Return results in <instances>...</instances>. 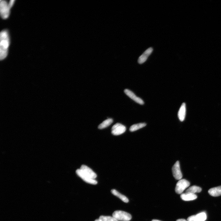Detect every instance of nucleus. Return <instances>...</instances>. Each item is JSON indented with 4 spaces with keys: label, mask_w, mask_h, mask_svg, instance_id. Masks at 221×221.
Instances as JSON below:
<instances>
[{
    "label": "nucleus",
    "mask_w": 221,
    "mask_h": 221,
    "mask_svg": "<svg viewBox=\"0 0 221 221\" xmlns=\"http://www.w3.org/2000/svg\"><path fill=\"white\" fill-rule=\"evenodd\" d=\"M10 8L8 4L5 0H0V12L1 16L3 19L8 17L10 14Z\"/></svg>",
    "instance_id": "nucleus-4"
},
{
    "label": "nucleus",
    "mask_w": 221,
    "mask_h": 221,
    "mask_svg": "<svg viewBox=\"0 0 221 221\" xmlns=\"http://www.w3.org/2000/svg\"><path fill=\"white\" fill-rule=\"evenodd\" d=\"M180 196L182 200L186 201L194 200L197 198V196L195 194L186 192L182 193Z\"/></svg>",
    "instance_id": "nucleus-13"
},
{
    "label": "nucleus",
    "mask_w": 221,
    "mask_h": 221,
    "mask_svg": "<svg viewBox=\"0 0 221 221\" xmlns=\"http://www.w3.org/2000/svg\"><path fill=\"white\" fill-rule=\"evenodd\" d=\"M80 169L86 175L93 179H95L97 177L96 174L91 169L86 165H82Z\"/></svg>",
    "instance_id": "nucleus-9"
},
{
    "label": "nucleus",
    "mask_w": 221,
    "mask_h": 221,
    "mask_svg": "<svg viewBox=\"0 0 221 221\" xmlns=\"http://www.w3.org/2000/svg\"><path fill=\"white\" fill-rule=\"evenodd\" d=\"M126 127L119 123L114 125L111 128V133L114 135H119L123 133L126 130Z\"/></svg>",
    "instance_id": "nucleus-5"
},
{
    "label": "nucleus",
    "mask_w": 221,
    "mask_h": 221,
    "mask_svg": "<svg viewBox=\"0 0 221 221\" xmlns=\"http://www.w3.org/2000/svg\"><path fill=\"white\" fill-rule=\"evenodd\" d=\"M15 2V1L14 0H10L9 2L8 3V5L9 8L10 9L12 7V6L13 5L14 2Z\"/></svg>",
    "instance_id": "nucleus-20"
},
{
    "label": "nucleus",
    "mask_w": 221,
    "mask_h": 221,
    "mask_svg": "<svg viewBox=\"0 0 221 221\" xmlns=\"http://www.w3.org/2000/svg\"><path fill=\"white\" fill-rule=\"evenodd\" d=\"M186 105L185 103H184L181 106L178 113V117L180 121L182 122L184 120L186 115Z\"/></svg>",
    "instance_id": "nucleus-12"
},
{
    "label": "nucleus",
    "mask_w": 221,
    "mask_h": 221,
    "mask_svg": "<svg viewBox=\"0 0 221 221\" xmlns=\"http://www.w3.org/2000/svg\"><path fill=\"white\" fill-rule=\"evenodd\" d=\"M153 48L150 47L147 49L139 57L138 62L139 64H142L145 62L147 60L148 56L152 53Z\"/></svg>",
    "instance_id": "nucleus-11"
},
{
    "label": "nucleus",
    "mask_w": 221,
    "mask_h": 221,
    "mask_svg": "<svg viewBox=\"0 0 221 221\" xmlns=\"http://www.w3.org/2000/svg\"><path fill=\"white\" fill-rule=\"evenodd\" d=\"M95 221H100V220L99 219H96V220H95Z\"/></svg>",
    "instance_id": "nucleus-23"
},
{
    "label": "nucleus",
    "mask_w": 221,
    "mask_h": 221,
    "mask_svg": "<svg viewBox=\"0 0 221 221\" xmlns=\"http://www.w3.org/2000/svg\"><path fill=\"white\" fill-rule=\"evenodd\" d=\"M111 193L114 196L118 197L122 200L125 203H127L129 202V200L125 196L119 192L118 191L114 189L111 190Z\"/></svg>",
    "instance_id": "nucleus-15"
},
{
    "label": "nucleus",
    "mask_w": 221,
    "mask_h": 221,
    "mask_svg": "<svg viewBox=\"0 0 221 221\" xmlns=\"http://www.w3.org/2000/svg\"><path fill=\"white\" fill-rule=\"evenodd\" d=\"M208 192L213 196H218L221 195V186L210 188L208 190Z\"/></svg>",
    "instance_id": "nucleus-14"
},
{
    "label": "nucleus",
    "mask_w": 221,
    "mask_h": 221,
    "mask_svg": "<svg viewBox=\"0 0 221 221\" xmlns=\"http://www.w3.org/2000/svg\"><path fill=\"white\" fill-rule=\"evenodd\" d=\"M190 185V182L185 179L179 180L176 184L175 191L178 194H181Z\"/></svg>",
    "instance_id": "nucleus-3"
},
{
    "label": "nucleus",
    "mask_w": 221,
    "mask_h": 221,
    "mask_svg": "<svg viewBox=\"0 0 221 221\" xmlns=\"http://www.w3.org/2000/svg\"><path fill=\"white\" fill-rule=\"evenodd\" d=\"M113 120L112 118H109L103 121L100 124L98 127L100 129H102L109 126L113 122Z\"/></svg>",
    "instance_id": "nucleus-17"
},
{
    "label": "nucleus",
    "mask_w": 221,
    "mask_h": 221,
    "mask_svg": "<svg viewBox=\"0 0 221 221\" xmlns=\"http://www.w3.org/2000/svg\"><path fill=\"white\" fill-rule=\"evenodd\" d=\"M100 221H118L113 216L101 215L99 218Z\"/></svg>",
    "instance_id": "nucleus-19"
},
{
    "label": "nucleus",
    "mask_w": 221,
    "mask_h": 221,
    "mask_svg": "<svg viewBox=\"0 0 221 221\" xmlns=\"http://www.w3.org/2000/svg\"><path fill=\"white\" fill-rule=\"evenodd\" d=\"M176 221H188L187 220H186L185 219H179L176 220Z\"/></svg>",
    "instance_id": "nucleus-21"
},
{
    "label": "nucleus",
    "mask_w": 221,
    "mask_h": 221,
    "mask_svg": "<svg viewBox=\"0 0 221 221\" xmlns=\"http://www.w3.org/2000/svg\"><path fill=\"white\" fill-rule=\"evenodd\" d=\"M207 219V215L204 212H202L196 215H191L187 219L188 221H205Z\"/></svg>",
    "instance_id": "nucleus-8"
},
{
    "label": "nucleus",
    "mask_w": 221,
    "mask_h": 221,
    "mask_svg": "<svg viewBox=\"0 0 221 221\" xmlns=\"http://www.w3.org/2000/svg\"><path fill=\"white\" fill-rule=\"evenodd\" d=\"M146 125V124L145 123L135 124L130 127L129 130L131 132H133L145 127Z\"/></svg>",
    "instance_id": "nucleus-18"
},
{
    "label": "nucleus",
    "mask_w": 221,
    "mask_h": 221,
    "mask_svg": "<svg viewBox=\"0 0 221 221\" xmlns=\"http://www.w3.org/2000/svg\"><path fill=\"white\" fill-rule=\"evenodd\" d=\"M152 221H161L158 220L157 219H153L152 220Z\"/></svg>",
    "instance_id": "nucleus-22"
},
{
    "label": "nucleus",
    "mask_w": 221,
    "mask_h": 221,
    "mask_svg": "<svg viewBox=\"0 0 221 221\" xmlns=\"http://www.w3.org/2000/svg\"><path fill=\"white\" fill-rule=\"evenodd\" d=\"M112 216L118 221H129L132 218V216L130 214L120 210L114 211L112 214Z\"/></svg>",
    "instance_id": "nucleus-2"
},
{
    "label": "nucleus",
    "mask_w": 221,
    "mask_h": 221,
    "mask_svg": "<svg viewBox=\"0 0 221 221\" xmlns=\"http://www.w3.org/2000/svg\"><path fill=\"white\" fill-rule=\"evenodd\" d=\"M202 190V188L198 186H192L186 190V192H188L192 194L200 192Z\"/></svg>",
    "instance_id": "nucleus-16"
},
{
    "label": "nucleus",
    "mask_w": 221,
    "mask_h": 221,
    "mask_svg": "<svg viewBox=\"0 0 221 221\" xmlns=\"http://www.w3.org/2000/svg\"><path fill=\"white\" fill-rule=\"evenodd\" d=\"M77 174L84 181L89 184H96L97 181L86 175L80 169H77L76 171Z\"/></svg>",
    "instance_id": "nucleus-7"
},
{
    "label": "nucleus",
    "mask_w": 221,
    "mask_h": 221,
    "mask_svg": "<svg viewBox=\"0 0 221 221\" xmlns=\"http://www.w3.org/2000/svg\"><path fill=\"white\" fill-rule=\"evenodd\" d=\"M124 92L128 97L137 103L141 105H143L144 104V102L143 100L140 98L137 97L135 94L130 90L126 89L124 90Z\"/></svg>",
    "instance_id": "nucleus-10"
},
{
    "label": "nucleus",
    "mask_w": 221,
    "mask_h": 221,
    "mask_svg": "<svg viewBox=\"0 0 221 221\" xmlns=\"http://www.w3.org/2000/svg\"><path fill=\"white\" fill-rule=\"evenodd\" d=\"M0 59L2 60L6 56L8 49L10 45V40L7 31H2L0 34Z\"/></svg>",
    "instance_id": "nucleus-1"
},
{
    "label": "nucleus",
    "mask_w": 221,
    "mask_h": 221,
    "mask_svg": "<svg viewBox=\"0 0 221 221\" xmlns=\"http://www.w3.org/2000/svg\"><path fill=\"white\" fill-rule=\"evenodd\" d=\"M173 175L175 179L180 180L182 177V175L180 170L179 162L176 161L172 168Z\"/></svg>",
    "instance_id": "nucleus-6"
}]
</instances>
